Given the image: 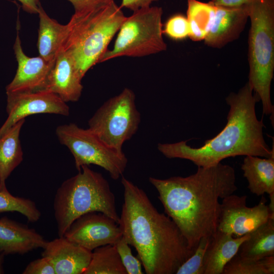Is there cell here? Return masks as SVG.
I'll return each instance as SVG.
<instances>
[{
	"instance_id": "cell-1",
	"label": "cell",
	"mask_w": 274,
	"mask_h": 274,
	"mask_svg": "<svg viewBox=\"0 0 274 274\" xmlns=\"http://www.w3.org/2000/svg\"><path fill=\"white\" fill-rule=\"evenodd\" d=\"M156 189L164 212L176 224L189 247L195 250L200 239L217 231L219 199L237 189L235 171L221 162L197 167L187 177L149 178Z\"/></svg>"
},
{
	"instance_id": "cell-2",
	"label": "cell",
	"mask_w": 274,
	"mask_h": 274,
	"mask_svg": "<svg viewBox=\"0 0 274 274\" xmlns=\"http://www.w3.org/2000/svg\"><path fill=\"white\" fill-rule=\"evenodd\" d=\"M121 184L123 203L119 225L122 237L135 248L147 274H176L195 250L142 189L123 177Z\"/></svg>"
},
{
	"instance_id": "cell-3",
	"label": "cell",
	"mask_w": 274,
	"mask_h": 274,
	"mask_svg": "<svg viewBox=\"0 0 274 274\" xmlns=\"http://www.w3.org/2000/svg\"><path fill=\"white\" fill-rule=\"evenodd\" d=\"M260 100L248 82L237 92L226 98L230 107L227 123L215 136L203 146L193 148L187 141L158 144V151L167 158H181L192 161L197 167L216 165L227 158L237 156L274 157L263 136L264 124L257 117L256 104Z\"/></svg>"
},
{
	"instance_id": "cell-4",
	"label": "cell",
	"mask_w": 274,
	"mask_h": 274,
	"mask_svg": "<svg viewBox=\"0 0 274 274\" xmlns=\"http://www.w3.org/2000/svg\"><path fill=\"white\" fill-rule=\"evenodd\" d=\"M125 17L114 0L75 11L65 24L61 50L72 59L82 79L99 63Z\"/></svg>"
},
{
	"instance_id": "cell-5",
	"label": "cell",
	"mask_w": 274,
	"mask_h": 274,
	"mask_svg": "<svg viewBox=\"0 0 274 274\" xmlns=\"http://www.w3.org/2000/svg\"><path fill=\"white\" fill-rule=\"evenodd\" d=\"M53 209L59 237L63 236L75 220L88 213H102L118 224L120 220L109 182L101 174L86 165L58 188Z\"/></svg>"
},
{
	"instance_id": "cell-6",
	"label": "cell",
	"mask_w": 274,
	"mask_h": 274,
	"mask_svg": "<svg viewBox=\"0 0 274 274\" xmlns=\"http://www.w3.org/2000/svg\"><path fill=\"white\" fill-rule=\"evenodd\" d=\"M248 8V82L262 102L263 114H273L270 88L274 72V0H255Z\"/></svg>"
},
{
	"instance_id": "cell-7",
	"label": "cell",
	"mask_w": 274,
	"mask_h": 274,
	"mask_svg": "<svg viewBox=\"0 0 274 274\" xmlns=\"http://www.w3.org/2000/svg\"><path fill=\"white\" fill-rule=\"evenodd\" d=\"M162 15L161 7L150 6L126 16L113 47L108 49L99 63L120 57H142L165 51L167 44L163 38Z\"/></svg>"
},
{
	"instance_id": "cell-8",
	"label": "cell",
	"mask_w": 274,
	"mask_h": 274,
	"mask_svg": "<svg viewBox=\"0 0 274 274\" xmlns=\"http://www.w3.org/2000/svg\"><path fill=\"white\" fill-rule=\"evenodd\" d=\"M55 133L59 142L73 155L78 171L83 166L94 164L105 169L114 180L125 172L128 160L123 152L109 146L89 128L71 123L58 126Z\"/></svg>"
},
{
	"instance_id": "cell-9",
	"label": "cell",
	"mask_w": 274,
	"mask_h": 274,
	"mask_svg": "<svg viewBox=\"0 0 274 274\" xmlns=\"http://www.w3.org/2000/svg\"><path fill=\"white\" fill-rule=\"evenodd\" d=\"M141 119L134 92L125 88L96 110L88 121V128L109 146L122 151L124 142L137 132Z\"/></svg>"
},
{
	"instance_id": "cell-10",
	"label": "cell",
	"mask_w": 274,
	"mask_h": 274,
	"mask_svg": "<svg viewBox=\"0 0 274 274\" xmlns=\"http://www.w3.org/2000/svg\"><path fill=\"white\" fill-rule=\"evenodd\" d=\"M247 198V195L232 194L222 199L217 230L238 237L252 232L269 219H274L263 195L253 207L246 206Z\"/></svg>"
},
{
	"instance_id": "cell-11",
	"label": "cell",
	"mask_w": 274,
	"mask_h": 274,
	"mask_svg": "<svg viewBox=\"0 0 274 274\" xmlns=\"http://www.w3.org/2000/svg\"><path fill=\"white\" fill-rule=\"evenodd\" d=\"M8 118L0 127V138L20 120L37 114H55L67 116L66 102L50 91L6 92Z\"/></svg>"
},
{
	"instance_id": "cell-12",
	"label": "cell",
	"mask_w": 274,
	"mask_h": 274,
	"mask_svg": "<svg viewBox=\"0 0 274 274\" xmlns=\"http://www.w3.org/2000/svg\"><path fill=\"white\" fill-rule=\"evenodd\" d=\"M63 236L92 251L100 246L115 244L122 233L116 221L102 213L94 212L78 218Z\"/></svg>"
},
{
	"instance_id": "cell-13",
	"label": "cell",
	"mask_w": 274,
	"mask_h": 274,
	"mask_svg": "<svg viewBox=\"0 0 274 274\" xmlns=\"http://www.w3.org/2000/svg\"><path fill=\"white\" fill-rule=\"evenodd\" d=\"M13 50L18 66L14 78L6 87V92L45 90L48 75L55 61L48 62L39 55H26L22 47L18 26Z\"/></svg>"
},
{
	"instance_id": "cell-14",
	"label": "cell",
	"mask_w": 274,
	"mask_h": 274,
	"mask_svg": "<svg viewBox=\"0 0 274 274\" xmlns=\"http://www.w3.org/2000/svg\"><path fill=\"white\" fill-rule=\"evenodd\" d=\"M42 256L51 261L56 274H83L92 251L61 236L47 242Z\"/></svg>"
},
{
	"instance_id": "cell-15",
	"label": "cell",
	"mask_w": 274,
	"mask_h": 274,
	"mask_svg": "<svg viewBox=\"0 0 274 274\" xmlns=\"http://www.w3.org/2000/svg\"><path fill=\"white\" fill-rule=\"evenodd\" d=\"M216 7L213 25L204 42L208 47L220 49L238 38L249 18V12L248 5Z\"/></svg>"
},
{
	"instance_id": "cell-16",
	"label": "cell",
	"mask_w": 274,
	"mask_h": 274,
	"mask_svg": "<svg viewBox=\"0 0 274 274\" xmlns=\"http://www.w3.org/2000/svg\"><path fill=\"white\" fill-rule=\"evenodd\" d=\"M82 79L72 59L61 50L49 73L45 90L55 93L65 102L77 101L83 88Z\"/></svg>"
},
{
	"instance_id": "cell-17",
	"label": "cell",
	"mask_w": 274,
	"mask_h": 274,
	"mask_svg": "<svg viewBox=\"0 0 274 274\" xmlns=\"http://www.w3.org/2000/svg\"><path fill=\"white\" fill-rule=\"evenodd\" d=\"M47 242L35 229L6 217L0 219V253L24 254L43 249Z\"/></svg>"
},
{
	"instance_id": "cell-18",
	"label": "cell",
	"mask_w": 274,
	"mask_h": 274,
	"mask_svg": "<svg viewBox=\"0 0 274 274\" xmlns=\"http://www.w3.org/2000/svg\"><path fill=\"white\" fill-rule=\"evenodd\" d=\"M250 233L238 237L217 230L212 237L204 259V274H222L227 263L237 253Z\"/></svg>"
},
{
	"instance_id": "cell-19",
	"label": "cell",
	"mask_w": 274,
	"mask_h": 274,
	"mask_svg": "<svg viewBox=\"0 0 274 274\" xmlns=\"http://www.w3.org/2000/svg\"><path fill=\"white\" fill-rule=\"evenodd\" d=\"M245 156L241 168L248 188L257 196L274 193V157Z\"/></svg>"
},
{
	"instance_id": "cell-20",
	"label": "cell",
	"mask_w": 274,
	"mask_h": 274,
	"mask_svg": "<svg viewBox=\"0 0 274 274\" xmlns=\"http://www.w3.org/2000/svg\"><path fill=\"white\" fill-rule=\"evenodd\" d=\"M38 14L39 26L37 46L39 56L48 62H54L61 50L66 25L50 17L41 5Z\"/></svg>"
},
{
	"instance_id": "cell-21",
	"label": "cell",
	"mask_w": 274,
	"mask_h": 274,
	"mask_svg": "<svg viewBox=\"0 0 274 274\" xmlns=\"http://www.w3.org/2000/svg\"><path fill=\"white\" fill-rule=\"evenodd\" d=\"M24 122L20 120L0 138V191L8 190L6 180L23 160L19 135Z\"/></svg>"
},
{
	"instance_id": "cell-22",
	"label": "cell",
	"mask_w": 274,
	"mask_h": 274,
	"mask_svg": "<svg viewBox=\"0 0 274 274\" xmlns=\"http://www.w3.org/2000/svg\"><path fill=\"white\" fill-rule=\"evenodd\" d=\"M237 254L255 260L274 256V219H269L250 232L239 247Z\"/></svg>"
},
{
	"instance_id": "cell-23",
	"label": "cell",
	"mask_w": 274,
	"mask_h": 274,
	"mask_svg": "<svg viewBox=\"0 0 274 274\" xmlns=\"http://www.w3.org/2000/svg\"><path fill=\"white\" fill-rule=\"evenodd\" d=\"M216 8L209 2L188 0L186 17L191 40L195 42L204 41L213 25Z\"/></svg>"
},
{
	"instance_id": "cell-24",
	"label": "cell",
	"mask_w": 274,
	"mask_h": 274,
	"mask_svg": "<svg viewBox=\"0 0 274 274\" xmlns=\"http://www.w3.org/2000/svg\"><path fill=\"white\" fill-rule=\"evenodd\" d=\"M83 274H127L115 244L92 251L89 264Z\"/></svg>"
},
{
	"instance_id": "cell-25",
	"label": "cell",
	"mask_w": 274,
	"mask_h": 274,
	"mask_svg": "<svg viewBox=\"0 0 274 274\" xmlns=\"http://www.w3.org/2000/svg\"><path fill=\"white\" fill-rule=\"evenodd\" d=\"M14 212L21 214L30 222L38 221L41 216L32 200L14 196L8 190L0 191V213Z\"/></svg>"
},
{
	"instance_id": "cell-26",
	"label": "cell",
	"mask_w": 274,
	"mask_h": 274,
	"mask_svg": "<svg viewBox=\"0 0 274 274\" xmlns=\"http://www.w3.org/2000/svg\"><path fill=\"white\" fill-rule=\"evenodd\" d=\"M222 274H268L263 260L241 257L237 253L227 263Z\"/></svg>"
},
{
	"instance_id": "cell-27",
	"label": "cell",
	"mask_w": 274,
	"mask_h": 274,
	"mask_svg": "<svg viewBox=\"0 0 274 274\" xmlns=\"http://www.w3.org/2000/svg\"><path fill=\"white\" fill-rule=\"evenodd\" d=\"M212 236L200 239L193 254L179 267L176 274H204V256Z\"/></svg>"
},
{
	"instance_id": "cell-28",
	"label": "cell",
	"mask_w": 274,
	"mask_h": 274,
	"mask_svg": "<svg viewBox=\"0 0 274 274\" xmlns=\"http://www.w3.org/2000/svg\"><path fill=\"white\" fill-rule=\"evenodd\" d=\"M163 33L170 39L181 41L189 37V27L187 17L182 14L170 16L163 25Z\"/></svg>"
},
{
	"instance_id": "cell-29",
	"label": "cell",
	"mask_w": 274,
	"mask_h": 274,
	"mask_svg": "<svg viewBox=\"0 0 274 274\" xmlns=\"http://www.w3.org/2000/svg\"><path fill=\"white\" fill-rule=\"evenodd\" d=\"M115 245L127 273L143 274L141 260L132 254L129 245L125 239L122 236Z\"/></svg>"
},
{
	"instance_id": "cell-30",
	"label": "cell",
	"mask_w": 274,
	"mask_h": 274,
	"mask_svg": "<svg viewBox=\"0 0 274 274\" xmlns=\"http://www.w3.org/2000/svg\"><path fill=\"white\" fill-rule=\"evenodd\" d=\"M23 274H56L50 260L44 256L30 262L25 267Z\"/></svg>"
},
{
	"instance_id": "cell-31",
	"label": "cell",
	"mask_w": 274,
	"mask_h": 274,
	"mask_svg": "<svg viewBox=\"0 0 274 274\" xmlns=\"http://www.w3.org/2000/svg\"><path fill=\"white\" fill-rule=\"evenodd\" d=\"M158 0H122L120 7L125 8L132 11L151 6L152 3Z\"/></svg>"
},
{
	"instance_id": "cell-32",
	"label": "cell",
	"mask_w": 274,
	"mask_h": 274,
	"mask_svg": "<svg viewBox=\"0 0 274 274\" xmlns=\"http://www.w3.org/2000/svg\"><path fill=\"white\" fill-rule=\"evenodd\" d=\"M255 0H211L209 2L216 7H240L248 5Z\"/></svg>"
},
{
	"instance_id": "cell-33",
	"label": "cell",
	"mask_w": 274,
	"mask_h": 274,
	"mask_svg": "<svg viewBox=\"0 0 274 274\" xmlns=\"http://www.w3.org/2000/svg\"><path fill=\"white\" fill-rule=\"evenodd\" d=\"M73 6L75 11L94 6L112 0H67Z\"/></svg>"
},
{
	"instance_id": "cell-34",
	"label": "cell",
	"mask_w": 274,
	"mask_h": 274,
	"mask_svg": "<svg viewBox=\"0 0 274 274\" xmlns=\"http://www.w3.org/2000/svg\"><path fill=\"white\" fill-rule=\"evenodd\" d=\"M22 5L25 12L30 14H38L40 6L39 0H17Z\"/></svg>"
},
{
	"instance_id": "cell-35",
	"label": "cell",
	"mask_w": 274,
	"mask_h": 274,
	"mask_svg": "<svg viewBox=\"0 0 274 274\" xmlns=\"http://www.w3.org/2000/svg\"><path fill=\"white\" fill-rule=\"evenodd\" d=\"M270 198V203L268 207L270 212L274 214V193L269 195Z\"/></svg>"
},
{
	"instance_id": "cell-36",
	"label": "cell",
	"mask_w": 274,
	"mask_h": 274,
	"mask_svg": "<svg viewBox=\"0 0 274 274\" xmlns=\"http://www.w3.org/2000/svg\"><path fill=\"white\" fill-rule=\"evenodd\" d=\"M5 255L2 253H0V274L4 273V270L3 268V262L4 258Z\"/></svg>"
}]
</instances>
